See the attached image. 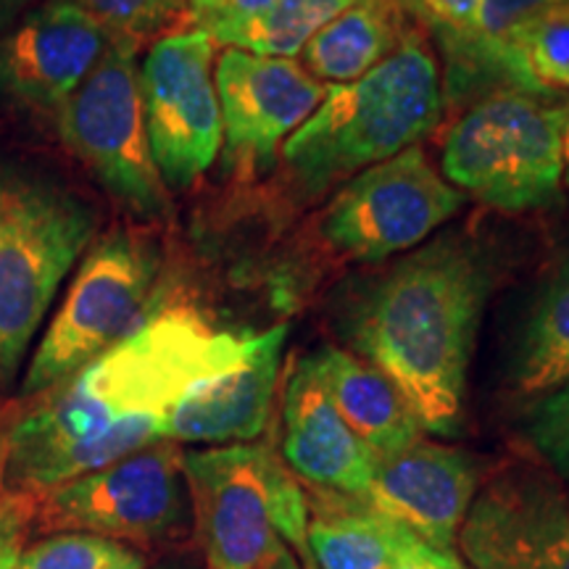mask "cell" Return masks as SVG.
Segmentation results:
<instances>
[{"label":"cell","mask_w":569,"mask_h":569,"mask_svg":"<svg viewBox=\"0 0 569 569\" xmlns=\"http://www.w3.org/2000/svg\"><path fill=\"white\" fill-rule=\"evenodd\" d=\"M306 549L315 569H401L409 530L377 515L361 496L309 488Z\"/></svg>","instance_id":"19"},{"label":"cell","mask_w":569,"mask_h":569,"mask_svg":"<svg viewBox=\"0 0 569 569\" xmlns=\"http://www.w3.org/2000/svg\"><path fill=\"white\" fill-rule=\"evenodd\" d=\"M13 411L11 407H6L0 401V496L6 493V457H9V432H11V422H13Z\"/></svg>","instance_id":"31"},{"label":"cell","mask_w":569,"mask_h":569,"mask_svg":"<svg viewBox=\"0 0 569 569\" xmlns=\"http://www.w3.org/2000/svg\"><path fill=\"white\" fill-rule=\"evenodd\" d=\"M561 153H565V182L569 184V124L565 130V142H561Z\"/></svg>","instance_id":"34"},{"label":"cell","mask_w":569,"mask_h":569,"mask_svg":"<svg viewBox=\"0 0 569 569\" xmlns=\"http://www.w3.org/2000/svg\"><path fill=\"white\" fill-rule=\"evenodd\" d=\"M288 325L246 336L243 351L184 393L163 422L174 443H253L272 417Z\"/></svg>","instance_id":"15"},{"label":"cell","mask_w":569,"mask_h":569,"mask_svg":"<svg viewBox=\"0 0 569 569\" xmlns=\"http://www.w3.org/2000/svg\"><path fill=\"white\" fill-rule=\"evenodd\" d=\"M272 569H301V567H298V561H296L293 553L284 551L282 557H280V561H277V565H274Z\"/></svg>","instance_id":"33"},{"label":"cell","mask_w":569,"mask_h":569,"mask_svg":"<svg viewBox=\"0 0 569 569\" xmlns=\"http://www.w3.org/2000/svg\"><path fill=\"white\" fill-rule=\"evenodd\" d=\"M213 61V40L188 27L153 40L140 63L148 142L167 190L193 188L222 148V106Z\"/></svg>","instance_id":"11"},{"label":"cell","mask_w":569,"mask_h":569,"mask_svg":"<svg viewBox=\"0 0 569 569\" xmlns=\"http://www.w3.org/2000/svg\"><path fill=\"white\" fill-rule=\"evenodd\" d=\"M401 569H467L457 551H438L409 532L401 553Z\"/></svg>","instance_id":"30"},{"label":"cell","mask_w":569,"mask_h":569,"mask_svg":"<svg viewBox=\"0 0 569 569\" xmlns=\"http://www.w3.org/2000/svg\"><path fill=\"white\" fill-rule=\"evenodd\" d=\"M274 0H188V21L193 30H201L209 34L217 46V40L227 34L234 27L246 24L267 11Z\"/></svg>","instance_id":"28"},{"label":"cell","mask_w":569,"mask_h":569,"mask_svg":"<svg viewBox=\"0 0 569 569\" xmlns=\"http://www.w3.org/2000/svg\"><path fill=\"white\" fill-rule=\"evenodd\" d=\"M161 248L142 230L103 234L77 264L61 309L34 351L21 396L32 398L77 375L151 315Z\"/></svg>","instance_id":"7"},{"label":"cell","mask_w":569,"mask_h":569,"mask_svg":"<svg viewBox=\"0 0 569 569\" xmlns=\"http://www.w3.org/2000/svg\"><path fill=\"white\" fill-rule=\"evenodd\" d=\"M315 356L340 417L377 461L398 457L422 440L415 409L380 369L343 348L325 346Z\"/></svg>","instance_id":"18"},{"label":"cell","mask_w":569,"mask_h":569,"mask_svg":"<svg viewBox=\"0 0 569 569\" xmlns=\"http://www.w3.org/2000/svg\"><path fill=\"white\" fill-rule=\"evenodd\" d=\"M472 569H569V496L543 465L501 467L472 498L459 540Z\"/></svg>","instance_id":"12"},{"label":"cell","mask_w":569,"mask_h":569,"mask_svg":"<svg viewBox=\"0 0 569 569\" xmlns=\"http://www.w3.org/2000/svg\"><path fill=\"white\" fill-rule=\"evenodd\" d=\"M34 0H0V32L9 30L13 21L24 17Z\"/></svg>","instance_id":"32"},{"label":"cell","mask_w":569,"mask_h":569,"mask_svg":"<svg viewBox=\"0 0 569 569\" xmlns=\"http://www.w3.org/2000/svg\"><path fill=\"white\" fill-rule=\"evenodd\" d=\"M213 74L222 106L227 163L251 172L272 167L277 148L284 146L327 96V84L282 56L224 48Z\"/></svg>","instance_id":"13"},{"label":"cell","mask_w":569,"mask_h":569,"mask_svg":"<svg viewBox=\"0 0 569 569\" xmlns=\"http://www.w3.org/2000/svg\"><path fill=\"white\" fill-rule=\"evenodd\" d=\"M182 472L209 569H272L288 546L309 565V496L272 443L182 451Z\"/></svg>","instance_id":"4"},{"label":"cell","mask_w":569,"mask_h":569,"mask_svg":"<svg viewBox=\"0 0 569 569\" xmlns=\"http://www.w3.org/2000/svg\"><path fill=\"white\" fill-rule=\"evenodd\" d=\"M148 557L134 546L90 536V532H53L24 546L13 569H146Z\"/></svg>","instance_id":"25"},{"label":"cell","mask_w":569,"mask_h":569,"mask_svg":"<svg viewBox=\"0 0 569 569\" xmlns=\"http://www.w3.org/2000/svg\"><path fill=\"white\" fill-rule=\"evenodd\" d=\"M407 19L398 0H359L306 42L301 67L322 84L361 80L409 38Z\"/></svg>","instance_id":"20"},{"label":"cell","mask_w":569,"mask_h":569,"mask_svg":"<svg viewBox=\"0 0 569 569\" xmlns=\"http://www.w3.org/2000/svg\"><path fill=\"white\" fill-rule=\"evenodd\" d=\"M111 34L71 0H46L0 32V98L59 113L96 69Z\"/></svg>","instance_id":"14"},{"label":"cell","mask_w":569,"mask_h":569,"mask_svg":"<svg viewBox=\"0 0 569 569\" xmlns=\"http://www.w3.org/2000/svg\"><path fill=\"white\" fill-rule=\"evenodd\" d=\"M443 101L436 53L411 32L361 80L327 84L319 109L284 140V172L301 196H322L427 138Z\"/></svg>","instance_id":"3"},{"label":"cell","mask_w":569,"mask_h":569,"mask_svg":"<svg viewBox=\"0 0 569 569\" xmlns=\"http://www.w3.org/2000/svg\"><path fill=\"white\" fill-rule=\"evenodd\" d=\"M569 103L522 90H496L461 113L446 134L448 184L501 213L561 201Z\"/></svg>","instance_id":"6"},{"label":"cell","mask_w":569,"mask_h":569,"mask_svg":"<svg viewBox=\"0 0 569 569\" xmlns=\"http://www.w3.org/2000/svg\"><path fill=\"white\" fill-rule=\"evenodd\" d=\"M246 336L190 306H163L59 386L13 411L6 490L40 496L163 440L174 403L234 361Z\"/></svg>","instance_id":"1"},{"label":"cell","mask_w":569,"mask_h":569,"mask_svg":"<svg viewBox=\"0 0 569 569\" xmlns=\"http://www.w3.org/2000/svg\"><path fill=\"white\" fill-rule=\"evenodd\" d=\"M569 382V253L543 282L519 327L509 359V386L536 398Z\"/></svg>","instance_id":"21"},{"label":"cell","mask_w":569,"mask_h":569,"mask_svg":"<svg viewBox=\"0 0 569 569\" xmlns=\"http://www.w3.org/2000/svg\"><path fill=\"white\" fill-rule=\"evenodd\" d=\"M88 11L111 40H124L142 46L172 32V27L184 21L188 0H71Z\"/></svg>","instance_id":"26"},{"label":"cell","mask_w":569,"mask_h":569,"mask_svg":"<svg viewBox=\"0 0 569 569\" xmlns=\"http://www.w3.org/2000/svg\"><path fill=\"white\" fill-rule=\"evenodd\" d=\"M478 488L480 467L472 453L422 438L398 457L377 461L361 498L432 549L453 551Z\"/></svg>","instance_id":"16"},{"label":"cell","mask_w":569,"mask_h":569,"mask_svg":"<svg viewBox=\"0 0 569 569\" xmlns=\"http://www.w3.org/2000/svg\"><path fill=\"white\" fill-rule=\"evenodd\" d=\"M88 201L32 169L0 163V386L21 361L96 238Z\"/></svg>","instance_id":"5"},{"label":"cell","mask_w":569,"mask_h":569,"mask_svg":"<svg viewBox=\"0 0 569 569\" xmlns=\"http://www.w3.org/2000/svg\"><path fill=\"white\" fill-rule=\"evenodd\" d=\"M522 436L543 467L569 482V382L532 401L525 411Z\"/></svg>","instance_id":"27"},{"label":"cell","mask_w":569,"mask_h":569,"mask_svg":"<svg viewBox=\"0 0 569 569\" xmlns=\"http://www.w3.org/2000/svg\"><path fill=\"white\" fill-rule=\"evenodd\" d=\"M490 290L493 264L486 248L461 234H440L348 290L340 336L351 353L401 390L422 430L457 436Z\"/></svg>","instance_id":"2"},{"label":"cell","mask_w":569,"mask_h":569,"mask_svg":"<svg viewBox=\"0 0 569 569\" xmlns=\"http://www.w3.org/2000/svg\"><path fill=\"white\" fill-rule=\"evenodd\" d=\"M38 496L11 493L0 496V569H13L24 551L27 538L34 532Z\"/></svg>","instance_id":"29"},{"label":"cell","mask_w":569,"mask_h":569,"mask_svg":"<svg viewBox=\"0 0 569 569\" xmlns=\"http://www.w3.org/2000/svg\"><path fill=\"white\" fill-rule=\"evenodd\" d=\"M138 51L132 42L111 40L56 122L63 146L113 201L140 219H161L169 211V190L148 142Z\"/></svg>","instance_id":"9"},{"label":"cell","mask_w":569,"mask_h":569,"mask_svg":"<svg viewBox=\"0 0 569 569\" xmlns=\"http://www.w3.org/2000/svg\"><path fill=\"white\" fill-rule=\"evenodd\" d=\"M353 3L359 0H274L256 19L222 34L217 46L290 59L301 53L306 42Z\"/></svg>","instance_id":"22"},{"label":"cell","mask_w":569,"mask_h":569,"mask_svg":"<svg viewBox=\"0 0 569 569\" xmlns=\"http://www.w3.org/2000/svg\"><path fill=\"white\" fill-rule=\"evenodd\" d=\"M467 196L448 184L419 146L340 184L319 217L325 243L343 259L380 264L415 251L461 211Z\"/></svg>","instance_id":"10"},{"label":"cell","mask_w":569,"mask_h":569,"mask_svg":"<svg viewBox=\"0 0 569 569\" xmlns=\"http://www.w3.org/2000/svg\"><path fill=\"white\" fill-rule=\"evenodd\" d=\"M193 528L182 448L156 440L96 472L38 496L34 532H90L148 549L172 543Z\"/></svg>","instance_id":"8"},{"label":"cell","mask_w":569,"mask_h":569,"mask_svg":"<svg viewBox=\"0 0 569 569\" xmlns=\"http://www.w3.org/2000/svg\"><path fill=\"white\" fill-rule=\"evenodd\" d=\"M401 9L422 21L446 59V92L453 103L478 96L472 17L478 0H398Z\"/></svg>","instance_id":"23"},{"label":"cell","mask_w":569,"mask_h":569,"mask_svg":"<svg viewBox=\"0 0 569 569\" xmlns=\"http://www.w3.org/2000/svg\"><path fill=\"white\" fill-rule=\"evenodd\" d=\"M507 46L543 96H569V3L532 13L515 27Z\"/></svg>","instance_id":"24"},{"label":"cell","mask_w":569,"mask_h":569,"mask_svg":"<svg viewBox=\"0 0 569 569\" xmlns=\"http://www.w3.org/2000/svg\"><path fill=\"white\" fill-rule=\"evenodd\" d=\"M282 461L309 488L365 496L377 459L340 417L317 356L296 359L282 393Z\"/></svg>","instance_id":"17"}]
</instances>
